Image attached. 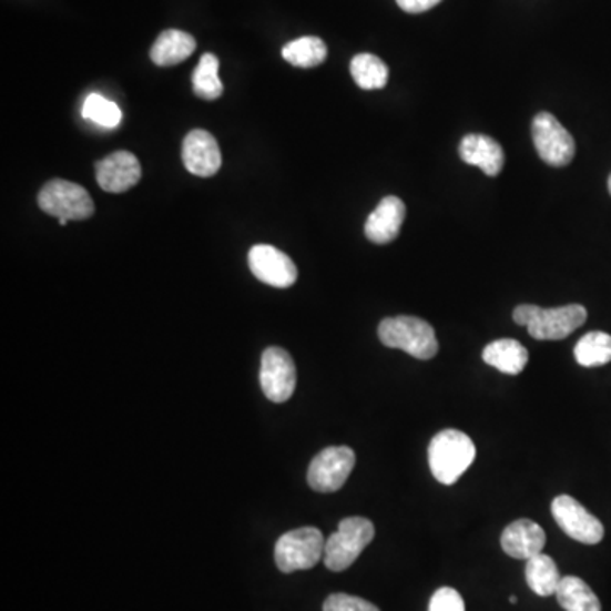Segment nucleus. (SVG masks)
<instances>
[{
    "mask_svg": "<svg viewBox=\"0 0 611 611\" xmlns=\"http://www.w3.org/2000/svg\"><path fill=\"white\" fill-rule=\"evenodd\" d=\"M588 312L581 304H568L561 308L543 309L536 304H521L515 308L517 325L527 326L536 340H564L587 323Z\"/></svg>",
    "mask_w": 611,
    "mask_h": 611,
    "instance_id": "nucleus-1",
    "label": "nucleus"
},
{
    "mask_svg": "<svg viewBox=\"0 0 611 611\" xmlns=\"http://www.w3.org/2000/svg\"><path fill=\"white\" fill-rule=\"evenodd\" d=\"M475 459V441L464 431H440L435 435L428 446V464H430L431 475L441 485H456L460 476L472 466Z\"/></svg>",
    "mask_w": 611,
    "mask_h": 611,
    "instance_id": "nucleus-2",
    "label": "nucleus"
},
{
    "mask_svg": "<svg viewBox=\"0 0 611 611\" xmlns=\"http://www.w3.org/2000/svg\"><path fill=\"white\" fill-rule=\"evenodd\" d=\"M377 335L386 347L399 348L420 360H430L438 354L434 326L416 316H393L383 319Z\"/></svg>",
    "mask_w": 611,
    "mask_h": 611,
    "instance_id": "nucleus-3",
    "label": "nucleus"
},
{
    "mask_svg": "<svg viewBox=\"0 0 611 611\" xmlns=\"http://www.w3.org/2000/svg\"><path fill=\"white\" fill-rule=\"evenodd\" d=\"M374 537L376 529L373 521L363 517L345 518L338 525L337 532L326 540L323 562L329 571H345L357 561Z\"/></svg>",
    "mask_w": 611,
    "mask_h": 611,
    "instance_id": "nucleus-4",
    "label": "nucleus"
},
{
    "mask_svg": "<svg viewBox=\"0 0 611 611\" xmlns=\"http://www.w3.org/2000/svg\"><path fill=\"white\" fill-rule=\"evenodd\" d=\"M325 543L315 527L291 530L275 543V564L286 574L315 568L325 558Z\"/></svg>",
    "mask_w": 611,
    "mask_h": 611,
    "instance_id": "nucleus-5",
    "label": "nucleus"
},
{
    "mask_svg": "<svg viewBox=\"0 0 611 611\" xmlns=\"http://www.w3.org/2000/svg\"><path fill=\"white\" fill-rule=\"evenodd\" d=\"M38 206L57 220L83 221L94 214V203L82 185L54 179L43 185L38 194Z\"/></svg>",
    "mask_w": 611,
    "mask_h": 611,
    "instance_id": "nucleus-6",
    "label": "nucleus"
},
{
    "mask_svg": "<svg viewBox=\"0 0 611 611\" xmlns=\"http://www.w3.org/2000/svg\"><path fill=\"white\" fill-rule=\"evenodd\" d=\"M533 145L540 159L550 166H566L576 155L574 138L550 113H539L532 123Z\"/></svg>",
    "mask_w": 611,
    "mask_h": 611,
    "instance_id": "nucleus-7",
    "label": "nucleus"
},
{
    "mask_svg": "<svg viewBox=\"0 0 611 611\" xmlns=\"http://www.w3.org/2000/svg\"><path fill=\"white\" fill-rule=\"evenodd\" d=\"M550 510H552L553 520L558 521L562 532L576 542L597 546L603 540V523L572 496H558L553 499Z\"/></svg>",
    "mask_w": 611,
    "mask_h": 611,
    "instance_id": "nucleus-8",
    "label": "nucleus"
},
{
    "mask_svg": "<svg viewBox=\"0 0 611 611\" xmlns=\"http://www.w3.org/2000/svg\"><path fill=\"white\" fill-rule=\"evenodd\" d=\"M355 467V452L350 447H328L322 450L308 469V482L318 492H335L347 482Z\"/></svg>",
    "mask_w": 611,
    "mask_h": 611,
    "instance_id": "nucleus-9",
    "label": "nucleus"
},
{
    "mask_svg": "<svg viewBox=\"0 0 611 611\" xmlns=\"http://www.w3.org/2000/svg\"><path fill=\"white\" fill-rule=\"evenodd\" d=\"M296 366L289 352L268 347L262 354V391L272 403H286L296 391Z\"/></svg>",
    "mask_w": 611,
    "mask_h": 611,
    "instance_id": "nucleus-10",
    "label": "nucleus"
},
{
    "mask_svg": "<svg viewBox=\"0 0 611 611\" xmlns=\"http://www.w3.org/2000/svg\"><path fill=\"white\" fill-rule=\"evenodd\" d=\"M248 265L252 274L267 286L287 289L297 281L296 264L272 245H255L250 250Z\"/></svg>",
    "mask_w": 611,
    "mask_h": 611,
    "instance_id": "nucleus-11",
    "label": "nucleus"
},
{
    "mask_svg": "<svg viewBox=\"0 0 611 611\" xmlns=\"http://www.w3.org/2000/svg\"><path fill=\"white\" fill-rule=\"evenodd\" d=\"M95 179L99 187L105 192L121 194L140 182L142 165L133 153L121 150L95 163Z\"/></svg>",
    "mask_w": 611,
    "mask_h": 611,
    "instance_id": "nucleus-12",
    "label": "nucleus"
},
{
    "mask_svg": "<svg viewBox=\"0 0 611 611\" xmlns=\"http://www.w3.org/2000/svg\"><path fill=\"white\" fill-rule=\"evenodd\" d=\"M185 169L197 177H213L221 169V152L216 138L204 130H194L182 145Z\"/></svg>",
    "mask_w": 611,
    "mask_h": 611,
    "instance_id": "nucleus-13",
    "label": "nucleus"
},
{
    "mask_svg": "<svg viewBox=\"0 0 611 611\" xmlns=\"http://www.w3.org/2000/svg\"><path fill=\"white\" fill-rule=\"evenodd\" d=\"M547 537L542 527L529 518L513 521L501 536V547L510 558L529 561L542 553Z\"/></svg>",
    "mask_w": 611,
    "mask_h": 611,
    "instance_id": "nucleus-14",
    "label": "nucleus"
},
{
    "mask_svg": "<svg viewBox=\"0 0 611 611\" xmlns=\"http://www.w3.org/2000/svg\"><path fill=\"white\" fill-rule=\"evenodd\" d=\"M406 206L399 197L387 196L366 221V236L377 245L395 242L405 223Z\"/></svg>",
    "mask_w": 611,
    "mask_h": 611,
    "instance_id": "nucleus-15",
    "label": "nucleus"
},
{
    "mask_svg": "<svg viewBox=\"0 0 611 611\" xmlns=\"http://www.w3.org/2000/svg\"><path fill=\"white\" fill-rule=\"evenodd\" d=\"M459 155L467 165L479 166L489 177H496L503 171V149L486 134H466L460 140Z\"/></svg>",
    "mask_w": 611,
    "mask_h": 611,
    "instance_id": "nucleus-16",
    "label": "nucleus"
},
{
    "mask_svg": "<svg viewBox=\"0 0 611 611\" xmlns=\"http://www.w3.org/2000/svg\"><path fill=\"white\" fill-rule=\"evenodd\" d=\"M196 40L184 31H163L153 43L150 57L155 65L174 67L187 60L196 51Z\"/></svg>",
    "mask_w": 611,
    "mask_h": 611,
    "instance_id": "nucleus-17",
    "label": "nucleus"
},
{
    "mask_svg": "<svg viewBox=\"0 0 611 611\" xmlns=\"http://www.w3.org/2000/svg\"><path fill=\"white\" fill-rule=\"evenodd\" d=\"M482 360L498 369L499 373L517 376L527 367L529 352L513 338H501V340L491 342L482 350Z\"/></svg>",
    "mask_w": 611,
    "mask_h": 611,
    "instance_id": "nucleus-18",
    "label": "nucleus"
},
{
    "mask_svg": "<svg viewBox=\"0 0 611 611\" xmlns=\"http://www.w3.org/2000/svg\"><path fill=\"white\" fill-rule=\"evenodd\" d=\"M525 578L529 582L530 590L543 598L556 594L562 579L558 564L546 553H539L536 558L527 561Z\"/></svg>",
    "mask_w": 611,
    "mask_h": 611,
    "instance_id": "nucleus-19",
    "label": "nucleus"
},
{
    "mask_svg": "<svg viewBox=\"0 0 611 611\" xmlns=\"http://www.w3.org/2000/svg\"><path fill=\"white\" fill-rule=\"evenodd\" d=\"M556 597L566 611H601V603L594 591L576 576L561 579Z\"/></svg>",
    "mask_w": 611,
    "mask_h": 611,
    "instance_id": "nucleus-20",
    "label": "nucleus"
},
{
    "mask_svg": "<svg viewBox=\"0 0 611 611\" xmlns=\"http://www.w3.org/2000/svg\"><path fill=\"white\" fill-rule=\"evenodd\" d=\"M350 73L355 83L364 91H379L386 88L389 69L376 54L360 53L350 62Z\"/></svg>",
    "mask_w": 611,
    "mask_h": 611,
    "instance_id": "nucleus-21",
    "label": "nucleus"
},
{
    "mask_svg": "<svg viewBox=\"0 0 611 611\" xmlns=\"http://www.w3.org/2000/svg\"><path fill=\"white\" fill-rule=\"evenodd\" d=\"M283 57L291 65L299 69H313L322 65L328 57V48L325 41L316 37H304L291 41L283 48Z\"/></svg>",
    "mask_w": 611,
    "mask_h": 611,
    "instance_id": "nucleus-22",
    "label": "nucleus"
},
{
    "mask_svg": "<svg viewBox=\"0 0 611 611\" xmlns=\"http://www.w3.org/2000/svg\"><path fill=\"white\" fill-rule=\"evenodd\" d=\"M576 363L582 367H600L611 363V335L590 332L576 344Z\"/></svg>",
    "mask_w": 611,
    "mask_h": 611,
    "instance_id": "nucleus-23",
    "label": "nucleus"
},
{
    "mask_svg": "<svg viewBox=\"0 0 611 611\" xmlns=\"http://www.w3.org/2000/svg\"><path fill=\"white\" fill-rule=\"evenodd\" d=\"M192 88L197 98L214 101L223 94V82L220 79V60L216 54H203L200 65L192 75Z\"/></svg>",
    "mask_w": 611,
    "mask_h": 611,
    "instance_id": "nucleus-24",
    "label": "nucleus"
},
{
    "mask_svg": "<svg viewBox=\"0 0 611 611\" xmlns=\"http://www.w3.org/2000/svg\"><path fill=\"white\" fill-rule=\"evenodd\" d=\"M82 114L85 120L102 128H116L121 123V109L101 94H91L83 102Z\"/></svg>",
    "mask_w": 611,
    "mask_h": 611,
    "instance_id": "nucleus-25",
    "label": "nucleus"
},
{
    "mask_svg": "<svg viewBox=\"0 0 611 611\" xmlns=\"http://www.w3.org/2000/svg\"><path fill=\"white\" fill-rule=\"evenodd\" d=\"M323 611H380L376 604L364 598L352 597V594L337 593L326 598Z\"/></svg>",
    "mask_w": 611,
    "mask_h": 611,
    "instance_id": "nucleus-26",
    "label": "nucleus"
},
{
    "mask_svg": "<svg viewBox=\"0 0 611 611\" xmlns=\"http://www.w3.org/2000/svg\"><path fill=\"white\" fill-rule=\"evenodd\" d=\"M428 611H466V603L459 591L454 588H440L431 597Z\"/></svg>",
    "mask_w": 611,
    "mask_h": 611,
    "instance_id": "nucleus-27",
    "label": "nucleus"
},
{
    "mask_svg": "<svg viewBox=\"0 0 611 611\" xmlns=\"http://www.w3.org/2000/svg\"><path fill=\"white\" fill-rule=\"evenodd\" d=\"M399 8L409 14H421V12L430 11L435 6L440 4L441 0H396Z\"/></svg>",
    "mask_w": 611,
    "mask_h": 611,
    "instance_id": "nucleus-28",
    "label": "nucleus"
},
{
    "mask_svg": "<svg viewBox=\"0 0 611 611\" xmlns=\"http://www.w3.org/2000/svg\"><path fill=\"white\" fill-rule=\"evenodd\" d=\"M510 603L511 604H517L518 603V598L517 597H510Z\"/></svg>",
    "mask_w": 611,
    "mask_h": 611,
    "instance_id": "nucleus-29",
    "label": "nucleus"
},
{
    "mask_svg": "<svg viewBox=\"0 0 611 611\" xmlns=\"http://www.w3.org/2000/svg\"><path fill=\"white\" fill-rule=\"evenodd\" d=\"M60 225L65 226L69 220H59Z\"/></svg>",
    "mask_w": 611,
    "mask_h": 611,
    "instance_id": "nucleus-30",
    "label": "nucleus"
},
{
    "mask_svg": "<svg viewBox=\"0 0 611 611\" xmlns=\"http://www.w3.org/2000/svg\"><path fill=\"white\" fill-rule=\"evenodd\" d=\"M608 191H610V194H611V175H610V179H608Z\"/></svg>",
    "mask_w": 611,
    "mask_h": 611,
    "instance_id": "nucleus-31",
    "label": "nucleus"
}]
</instances>
